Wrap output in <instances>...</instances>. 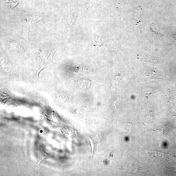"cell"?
Wrapping results in <instances>:
<instances>
[{"label":"cell","instance_id":"7a4b0ae2","mask_svg":"<svg viewBox=\"0 0 176 176\" xmlns=\"http://www.w3.org/2000/svg\"><path fill=\"white\" fill-rule=\"evenodd\" d=\"M143 13L142 10L138 9L135 13L134 28H135L139 24L142 23L143 21Z\"/></svg>","mask_w":176,"mask_h":176},{"label":"cell","instance_id":"6da1fadb","mask_svg":"<svg viewBox=\"0 0 176 176\" xmlns=\"http://www.w3.org/2000/svg\"><path fill=\"white\" fill-rule=\"evenodd\" d=\"M138 51V57L141 60L153 63L157 61V57H153L141 51Z\"/></svg>","mask_w":176,"mask_h":176}]
</instances>
